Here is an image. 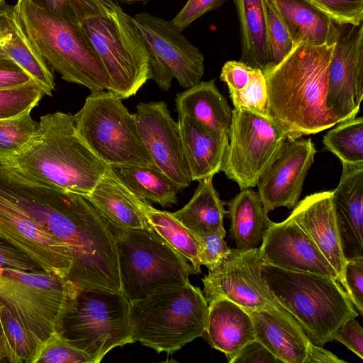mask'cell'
I'll return each mask as SVG.
<instances>
[{
  "mask_svg": "<svg viewBox=\"0 0 363 363\" xmlns=\"http://www.w3.org/2000/svg\"><path fill=\"white\" fill-rule=\"evenodd\" d=\"M0 196L27 212L69 251L68 280L83 289H111L120 279L115 234L88 198L28 179L0 164Z\"/></svg>",
  "mask_w": 363,
  "mask_h": 363,
  "instance_id": "1",
  "label": "cell"
},
{
  "mask_svg": "<svg viewBox=\"0 0 363 363\" xmlns=\"http://www.w3.org/2000/svg\"><path fill=\"white\" fill-rule=\"evenodd\" d=\"M334 44L294 46L264 74L267 113L294 138L315 134L340 123L326 104Z\"/></svg>",
  "mask_w": 363,
  "mask_h": 363,
  "instance_id": "2",
  "label": "cell"
},
{
  "mask_svg": "<svg viewBox=\"0 0 363 363\" xmlns=\"http://www.w3.org/2000/svg\"><path fill=\"white\" fill-rule=\"evenodd\" d=\"M0 164L37 182L83 195L92 191L109 167L79 136L74 116L60 111L42 116L28 143Z\"/></svg>",
  "mask_w": 363,
  "mask_h": 363,
  "instance_id": "3",
  "label": "cell"
},
{
  "mask_svg": "<svg viewBox=\"0 0 363 363\" xmlns=\"http://www.w3.org/2000/svg\"><path fill=\"white\" fill-rule=\"evenodd\" d=\"M269 289L308 339L323 347L340 327L359 313L340 283L328 276L263 264Z\"/></svg>",
  "mask_w": 363,
  "mask_h": 363,
  "instance_id": "4",
  "label": "cell"
},
{
  "mask_svg": "<svg viewBox=\"0 0 363 363\" xmlns=\"http://www.w3.org/2000/svg\"><path fill=\"white\" fill-rule=\"evenodd\" d=\"M16 6L20 24L52 70L91 91L109 90V76L83 26L57 17L28 0Z\"/></svg>",
  "mask_w": 363,
  "mask_h": 363,
  "instance_id": "5",
  "label": "cell"
},
{
  "mask_svg": "<svg viewBox=\"0 0 363 363\" xmlns=\"http://www.w3.org/2000/svg\"><path fill=\"white\" fill-rule=\"evenodd\" d=\"M208 313L205 295L190 282L157 291L130 301L133 340L158 353H174L203 335Z\"/></svg>",
  "mask_w": 363,
  "mask_h": 363,
  "instance_id": "6",
  "label": "cell"
},
{
  "mask_svg": "<svg viewBox=\"0 0 363 363\" xmlns=\"http://www.w3.org/2000/svg\"><path fill=\"white\" fill-rule=\"evenodd\" d=\"M106 1V14L82 26L109 76L108 91L125 99L150 79L148 45L133 17L118 2Z\"/></svg>",
  "mask_w": 363,
  "mask_h": 363,
  "instance_id": "7",
  "label": "cell"
},
{
  "mask_svg": "<svg viewBox=\"0 0 363 363\" xmlns=\"http://www.w3.org/2000/svg\"><path fill=\"white\" fill-rule=\"evenodd\" d=\"M74 120L79 136L107 165L158 169L140 136L134 113L113 93L91 91Z\"/></svg>",
  "mask_w": 363,
  "mask_h": 363,
  "instance_id": "8",
  "label": "cell"
},
{
  "mask_svg": "<svg viewBox=\"0 0 363 363\" xmlns=\"http://www.w3.org/2000/svg\"><path fill=\"white\" fill-rule=\"evenodd\" d=\"M129 306L122 291L77 287L60 333L99 363L113 348L134 343Z\"/></svg>",
  "mask_w": 363,
  "mask_h": 363,
  "instance_id": "9",
  "label": "cell"
},
{
  "mask_svg": "<svg viewBox=\"0 0 363 363\" xmlns=\"http://www.w3.org/2000/svg\"><path fill=\"white\" fill-rule=\"evenodd\" d=\"M121 291L128 301L190 282L195 272L186 259L152 231H113Z\"/></svg>",
  "mask_w": 363,
  "mask_h": 363,
  "instance_id": "10",
  "label": "cell"
},
{
  "mask_svg": "<svg viewBox=\"0 0 363 363\" xmlns=\"http://www.w3.org/2000/svg\"><path fill=\"white\" fill-rule=\"evenodd\" d=\"M76 289L67 279L44 271L0 268V299L43 345L61 330Z\"/></svg>",
  "mask_w": 363,
  "mask_h": 363,
  "instance_id": "11",
  "label": "cell"
},
{
  "mask_svg": "<svg viewBox=\"0 0 363 363\" xmlns=\"http://www.w3.org/2000/svg\"><path fill=\"white\" fill-rule=\"evenodd\" d=\"M228 136L221 171L242 190L257 186L290 135L269 115L234 108Z\"/></svg>",
  "mask_w": 363,
  "mask_h": 363,
  "instance_id": "12",
  "label": "cell"
},
{
  "mask_svg": "<svg viewBox=\"0 0 363 363\" xmlns=\"http://www.w3.org/2000/svg\"><path fill=\"white\" fill-rule=\"evenodd\" d=\"M263 264L257 247L231 249L222 264L202 279L208 303L223 298L245 310L276 309L291 318L266 283Z\"/></svg>",
  "mask_w": 363,
  "mask_h": 363,
  "instance_id": "13",
  "label": "cell"
},
{
  "mask_svg": "<svg viewBox=\"0 0 363 363\" xmlns=\"http://www.w3.org/2000/svg\"><path fill=\"white\" fill-rule=\"evenodd\" d=\"M363 98V23L339 27L328 70L326 104L340 123L358 113Z\"/></svg>",
  "mask_w": 363,
  "mask_h": 363,
  "instance_id": "14",
  "label": "cell"
},
{
  "mask_svg": "<svg viewBox=\"0 0 363 363\" xmlns=\"http://www.w3.org/2000/svg\"><path fill=\"white\" fill-rule=\"evenodd\" d=\"M0 238L27 255L44 272L68 279L73 264L68 249L23 209L2 196Z\"/></svg>",
  "mask_w": 363,
  "mask_h": 363,
  "instance_id": "15",
  "label": "cell"
},
{
  "mask_svg": "<svg viewBox=\"0 0 363 363\" xmlns=\"http://www.w3.org/2000/svg\"><path fill=\"white\" fill-rule=\"evenodd\" d=\"M316 152L311 138L290 135L274 160L259 176L257 186L265 211L294 208Z\"/></svg>",
  "mask_w": 363,
  "mask_h": 363,
  "instance_id": "16",
  "label": "cell"
},
{
  "mask_svg": "<svg viewBox=\"0 0 363 363\" xmlns=\"http://www.w3.org/2000/svg\"><path fill=\"white\" fill-rule=\"evenodd\" d=\"M140 136L157 168L182 189L191 185L178 121L164 101L139 103L134 113Z\"/></svg>",
  "mask_w": 363,
  "mask_h": 363,
  "instance_id": "17",
  "label": "cell"
},
{
  "mask_svg": "<svg viewBox=\"0 0 363 363\" xmlns=\"http://www.w3.org/2000/svg\"><path fill=\"white\" fill-rule=\"evenodd\" d=\"M132 17L172 79L185 89L201 81L204 74V57L171 21L145 12Z\"/></svg>",
  "mask_w": 363,
  "mask_h": 363,
  "instance_id": "18",
  "label": "cell"
},
{
  "mask_svg": "<svg viewBox=\"0 0 363 363\" xmlns=\"http://www.w3.org/2000/svg\"><path fill=\"white\" fill-rule=\"evenodd\" d=\"M259 250L264 264L325 275L339 281L331 264L290 216L282 222H272Z\"/></svg>",
  "mask_w": 363,
  "mask_h": 363,
  "instance_id": "19",
  "label": "cell"
},
{
  "mask_svg": "<svg viewBox=\"0 0 363 363\" xmlns=\"http://www.w3.org/2000/svg\"><path fill=\"white\" fill-rule=\"evenodd\" d=\"M342 164L332 201L342 253L349 260L363 257V164Z\"/></svg>",
  "mask_w": 363,
  "mask_h": 363,
  "instance_id": "20",
  "label": "cell"
},
{
  "mask_svg": "<svg viewBox=\"0 0 363 363\" xmlns=\"http://www.w3.org/2000/svg\"><path fill=\"white\" fill-rule=\"evenodd\" d=\"M290 216L327 259L342 286V274L347 260L340 245L332 191H321L305 197L294 208Z\"/></svg>",
  "mask_w": 363,
  "mask_h": 363,
  "instance_id": "21",
  "label": "cell"
},
{
  "mask_svg": "<svg viewBox=\"0 0 363 363\" xmlns=\"http://www.w3.org/2000/svg\"><path fill=\"white\" fill-rule=\"evenodd\" d=\"M246 311L252 321L255 340L282 363H312L316 345L294 320L276 309Z\"/></svg>",
  "mask_w": 363,
  "mask_h": 363,
  "instance_id": "22",
  "label": "cell"
},
{
  "mask_svg": "<svg viewBox=\"0 0 363 363\" xmlns=\"http://www.w3.org/2000/svg\"><path fill=\"white\" fill-rule=\"evenodd\" d=\"M0 54L15 61L43 89L52 96L55 83L52 69L23 31L15 5L0 4Z\"/></svg>",
  "mask_w": 363,
  "mask_h": 363,
  "instance_id": "23",
  "label": "cell"
},
{
  "mask_svg": "<svg viewBox=\"0 0 363 363\" xmlns=\"http://www.w3.org/2000/svg\"><path fill=\"white\" fill-rule=\"evenodd\" d=\"M211 346L230 361L250 342L255 331L248 312L231 301L218 298L208 302V313L202 335Z\"/></svg>",
  "mask_w": 363,
  "mask_h": 363,
  "instance_id": "24",
  "label": "cell"
},
{
  "mask_svg": "<svg viewBox=\"0 0 363 363\" xmlns=\"http://www.w3.org/2000/svg\"><path fill=\"white\" fill-rule=\"evenodd\" d=\"M183 153L190 179L200 181L221 171L229 136L212 132L199 122L179 116Z\"/></svg>",
  "mask_w": 363,
  "mask_h": 363,
  "instance_id": "25",
  "label": "cell"
},
{
  "mask_svg": "<svg viewBox=\"0 0 363 363\" xmlns=\"http://www.w3.org/2000/svg\"><path fill=\"white\" fill-rule=\"evenodd\" d=\"M293 47L334 44L340 26L311 0H274Z\"/></svg>",
  "mask_w": 363,
  "mask_h": 363,
  "instance_id": "26",
  "label": "cell"
},
{
  "mask_svg": "<svg viewBox=\"0 0 363 363\" xmlns=\"http://www.w3.org/2000/svg\"><path fill=\"white\" fill-rule=\"evenodd\" d=\"M84 196L108 221L113 231L133 229L151 231L129 189L110 166L92 191Z\"/></svg>",
  "mask_w": 363,
  "mask_h": 363,
  "instance_id": "27",
  "label": "cell"
},
{
  "mask_svg": "<svg viewBox=\"0 0 363 363\" xmlns=\"http://www.w3.org/2000/svg\"><path fill=\"white\" fill-rule=\"evenodd\" d=\"M175 106L179 116H188L216 133L228 135L232 109L215 79L200 81L177 94Z\"/></svg>",
  "mask_w": 363,
  "mask_h": 363,
  "instance_id": "28",
  "label": "cell"
},
{
  "mask_svg": "<svg viewBox=\"0 0 363 363\" xmlns=\"http://www.w3.org/2000/svg\"><path fill=\"white\" fill-rule=\"evenodd\" d=\"M240 23L241 60L264 74L272 68L262 0H233Z\"/></svg>",
  "mask_w": 363,
  "mask_h": 363,
  "instance_id": "29",
  "label": "cell"
},
{
  "mask_svg": "<svg viewBox=\"0 0 363 363\" xmlns=\"http://www.w3.org/2000/svg\"><path fill=\"white\" fill-rule=\"evenodd\" d=\"M226 204L230 233L236 248L245 250L257 247L272 222L258 192L250 188L242 189Z\"/></svg>",
  "mask_w": 363,
  "mask_h": 363,
  "instance_id": "30",
  "label": "cell"
},
{
  "mask_svg": "<svg viewBox=\"0 0 363 363\" xmlns=\"http://www.w3.org/2000/svg\"><path fill=\"white\" fill-rule=\"evenodd\" d=\"M225 204L213 185V177H208L199 181L190 201L172 213L196 236L203 237L225 230Z\"/></svg>",
  "mask_w": 363,
  "mask_h": 363,
  "instance_id": "31",
  "label": "cell"
},
{
  "mask_svg": "<svg viewBox=\"0 0 363 363\" xmlns=\"http://www.w3.org/2000/svg\"><path fill=\"white\" fill-rule=\"evenodd\" d=\"M131 197L144 215L151 231L191 263L195 273L201 272V247L198 238L171 212L155 208L130 189Z\"/></svg>",
  "mask_w": 363,
  "mask_h": 363,
  "instance_id": "32",
  "label": "cell"
},
{
  "mask_svg": "<svg viewBox=\"0 0 363 363\" xmlns=\"http://www.w3.org/2000/svg\"><path fill=\"white\" fill-rule=\"evenodd\" d=\"M118 179L141 199L171 207L182 189L159 169L148 167H111Z\"/></svg>",
  "mask_w": 363,
  "mask_h": 363,
  "instance_id": "33",
  "label": "cell"
},
{
  "mask_svg": "<svg viewBox=\"0 0 363 363\" xmlns=\"http://www.w3.org/2000/svg\"><path fill=\"white\" fill-rule=\"evenodd\" d=\"M323 143L342 163L363 164V118L354 117L339 123L324 135Z\"/></svg>",
  "mask_w": 363,
  "mask_h": 363,
  "instance_id": "34",
  "label": "cell"
},
{
  "mask_svg": "<svg viewBox=\"0 0 363 363\" xmlns=\"http://www.w3.org/2000/svg\"><path fill=\"white\" fill-rule=\"evenodd\" d=\"M35 6L67 21L82 26L88 19L104 16L106 0H28Z\"/></svg>",
  "mask_w": 363,
  "mask_h": 363,
  "instance_id": "35",
  "label": "cell"
},
{
  "mask_svg": "<svg viewBox=\"0 0 363 363\" xmlns=\"http://www.w3.org/2000/svg\"><path fill=\"white\" fill-rule=\"evenodd\" d=\"M39 122L30 113L10 119L0 120V164L18 153L32 139Z\"/></svg>",
  "mask_w": 363,
  "mask_h": 363,
  "instance_id": "36",
  "label": "cell"
},
{
  "mask_svg": "<svg viewBox=\"0 0 363 363\" xmlns=\"http://www.w3.org/2000/svg\"><path fill=\"white\" fill-rule=\"evenodd\" d=\"M0 314L7 338L20 363H36L43 345L19 323L1 299Z\"/></svg>",
  "mask_w": 363,
  "mask_h": 363,
  "instance_id": "37",
  "label": "cell"
},
{
  "mask_svg": "<svg viewBox=\"0 0 363 363\" xmlns=\"http://www.w3.org/2000/svg\"><path fill=\"white\" fill-rule=\"evenodd\" d=\"M43 95V89L34 80L20 86L0 89V120L30 113Z\"/></svg>",
  "mask_w": 363,
  "mask_h": 363,
  "instance_id": "38",
  "label": "cell"
},
{
  "mask_svg": "<svg viewBox=\"0 0 363 363\" xmlns=\"http://www.w3.org/2000/svg\"><path fill=\"white\" fill-rule=\"evenodd\" d=\"M262 1L267 18L273 68L279 65L291 52L293 48V43L274 0H262Z\"/></svg>",
  "mask_w": 363,
  "mask_h": 363,
  "instance_id": "39",
  "label": "cell"
},
{
  "mask_svg": "<svg viewBox=\"0 0 363 363\" xmlns=\"http://www.w3.org/2000/svg\"><path fill=\"white\" fill-rule=\"evenodd\" d=\"M229 93L234 108L268 115L267 86L265 76L261 70L255 69L250 81L244 89H229Z\"/></svg>",
  "mask_w": 363,
  "mask_h": 363,
  "instance_id": "40",
  "label": "cell"
},
{
  "mask_svg": "<svg viewBox=\"0 0 363 363\" xmlns=\"http://www.w3.org/2000/svg\"><path fill=\"white\" fill-rule=\"evenodd\" d=\"M36 363H91V360L60 332H54L45 340Z\"/></svg>",
  "mask_w": 363,
  "mask_h": 363,
  "instance_id": "41",
  "label": "cell"
},
{
  "mask_svg": "<svg viewBox=\"0 0 363 363\" xmlns=\"http://www.w3.org/2000/svg\"><path fill=\"white\" fill-rule=\"evenodd\" d=\"M336 24L358 26L363 21V0H311Z\"/></svg>",
  "mask_w": 363,
  "mask_h": 363,
  "instance_id": "42",
  "label": "cell"
},
{
  "mask_svg": "<svg viewBox=\"0 0 363 363\" xmlns=\"http://www.w3.org/2000/svg\"><path fill=\"white\" fill-rule=\"evenodd\" d=\"M225 235L223 230L206 236H196L200 242L201 264L208 271L218 267L231 251L224 239Z\"/></svg>",
  "mask_w": 363,
  "mask_h": 363,
  "instance_id": "43",
  "label": "cell"
},
{
  "mask_svg": "<svg viewBox=\"0 0 363 363\" xmlns=\"http://www.w3.org/2000/svg\"><path fill=\"white\" fill-rule=\"evenodd\" d=\"M343 284L357 312L363 314V257L347 260L343 269Z\"/></svg>",
  "mask_w": 363,
  "mask_h": 363,
  "instance_id": "44",
  "label": "cell"
},
{
  "mask_svg": "<svg viewBox=\"0 0 363 363\" xmlns=\"http://www.w3.org/2000/svg\"><path fill=\"white\" fill-rule=\"evenodd\" d=\"M227 0H188L183 8L172 19V23L184 31L203 14L222 6Z\"/></svg>",
  "mask_w": 363,
  "mask_h": 363,
  "instance_id": "45",
  "label": "cell"
},
{
  "mask_svg": "<svg viewBox=\"0 0 363 363\" xmlns=\"http://www.w3.org/2000/svg\"><path fill=\"white\" fill-rule=\"evenodd\" d=\"M0 268L28 272L43 271L40 265L19 249L0 238Z\"/></svg>",
  "mask_w": 363,
  "mask_h": 363,
  "instance_id": "46",
  "label": "cell"
},
{
  "mask_svg": "<svg viewBox=\"0 0 363 363\" xmlns=\"http://www.w3.org/2000/svg\"><path fill=\"white\" fill-rule=\"evenodd\" d=\"M255 69L240 60L228 61L222 67L220 79L228 89L240 90L247 85Z\"/></svg>",
  "mask_w": 363,
  "mask_h": 363,
  "instance_id": "47",
  "label": "cell"
},
{
  "mask_svg": "<svg viewBox=\"0 0 363 363\" xmlns=\"http://www.w3.org/2000/svg\"><path fill=\"white\" fill-rule=\"evenodd\" d=\"M334 340L363 359V329L356 318L345 321L335 333Z\"/></svg>",
  "mask_w": 363,
  "mask_h": 363,
  "instance_id": "48",
  "label": "cell"
},
{
  "mask_svg": "<svg viewBox=\"0 0 363 363\" xmlns=\"http://www.w3.org/2000/svg\"><path fill=\"white\" fill-rule=\"evenodd\" d=\"M34 79L15 61L0 54V89L20 86Z\"/></svg>",
  "mask_w": 363,
  "mask_h": 363,
  "instance_id": "49",
  "label": "cell"
},
{
  "mask_svg": "<svg viewBox=\"0 0 363 363\" xmlns=\"http://www.w3.org/2000/svg\"><path fill=\"white\" fill-rule=\"evenodd\" d=\"M282 363L257 340L245 345L229 363Z\"/></svg>",
  "mask_w": 363,
  "mask_h": 363,
  "instance_id": "50",
  "label": "cell"
},
{
  "mask_svg": "<svg viewBox=\"0 0 363 363\" xmlns=\"http://www.w3.org/2000/svg\"><path fill=\"white\" fill-rule=\"evenodd\" d=\"M0 362L20 363L4 331L0 314Z\"/></svg>",
  "mask_w": 363,
  "mask_h": 363,
  "instance_id": "51",
  "label": "cell"
},
{
  "mask_svg": "<svg viewBox=\"0 0 363 363\" xmlns=\"http://www.w3.org/2000/svg\"><path fill=\"white\" fill-rule=\"evenodd\" d=\"M113 1H116L118 4L122 3V4H134L136 2H142L143 4H145V3L152 1V0H113Z\"/></svg>",
  "mask_w": 363,
  "mask_h": 363,
  "instance_id": "52",
  "label": "cell"
},
{
  "mask_svg": "<svg viewBox=\"0 0 363 363\" xmlns=\"http://www.w3.org/2000/svg\"><path fill=\"white\" fill-rule=\"evenodd\" d=\"M5 0H0V4L4 1Z\"/></svg>",
  "mask_w": 363,
  "mask_h": 363,
  "instance_id": "53",
  "label": "cell"
}]
</instances>
